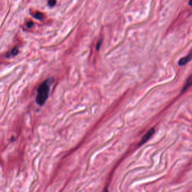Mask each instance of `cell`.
Wrapping results in <instances>:
<instances>
[{
    "label": "cell",
    "instance_id": "cell-1",
    "mask_svg": "<svg viewBox=\"0 0 192 192\" xmlns=\"http://www.w3.org/2000/svg\"><path fill=\"white\" fill-rule=\"evenodd\" d=\"M53 82L54 79L49 78L44 80L38 87L36 97V102L38 105L42 106L45 103L49 96L50 87Z\"/></svg>",
    "mask_w": 192,
    "mask_h": 192
},
{
    "label": "cell",
    "instance_id": "cell-2",
    "mask_svg": "<svg viewBox=\"0 0 192 192\" xmlns=\"http://www.w3.org/2000/svg\"><path fill=\"white\" fill-rule=\"evenodd\" d=\"M154 132H155V130H154V128H152L150 129V130L143 136V138L141 139L139 145H143V144H144L146 142H147L150 138H151V137L153 135Z\"/></svg>",
    "mask_w": 192,
    "mask_h": 192
},
{
    "label": "cell",
    "instance_id": "cell-3",
    "mask_svg": "<svg viewBox=\"0 0 192 192\" xmlns=\"http://www.w3.org/2000/svg\"><path fill=\"white\" fill-rule=\"evenodd\" d=\"M192 59V51H191L188 55L186 56L181 58V59L179 60L178 64L179 66H184L186 65Z\"/></svg>",
    "mask_w": 192,
    "mask_h": 192
},
{
    "label": "cell",
    "instance_id": "cell-4",
    "mask_svg": "<svg viewBox=\"0 0 192 192\" xmlns=\"http://www.w3.org/2000/svg\"><path fill=\"white\" fill-rule=\"evenodd\" d=\"M31 14L35 18L39 20H42L45 17V15L43 12L39 11H32Z\"/></svg>",
    "mask_w": 192,
    "mask_h": 192
},
{
    "label": "cell",
    "instance_id": "cell-5",
    "mask_svg": "<svg viewBox=\"0 0 192 192\" xmlns=\"http://www.w3.org/2000/svg\"><path fill=\"white\" fill-rule=\"evenodd\" d=\"M191 85H192V74L189 76L185 84L183 87L182 92H185L186 90H187Z\"/></svg>",
    "mask_w": 192,
    "mask_h": 192
},
{
    "label": "cell",
    "instance_id": "cell-6",
    "mask_svg": "<svg viewBox=\"0 0 192 192\" xmlns=\"http://www.w3.org/2000/svg\"><path fill=\"white\" fill-rule=\"evenodd\" d=\"M19 52V49L18 47H15L14 48H12L11 49V51L10 52V55L11 56H15L17 55Z\"/></svg>",
    "mask_w": 192,
    "mask_h": 192
},
{
    "label": "cell",
    "instance_id": "cell-7",
    "mask_svg": "<svg viewBox=\"0 0 192 192\" xmlns=\"http://www.w3.org/2000/svg\"><path fill=\"white\" fill-rule=\"evenodd\" d=\"M33 26H34V23H33V22L31 20L28 21V22L26 23V27L28 29L31 28L32 27H33Z\"/></svg>",
    "mask_w": 192,
    "mask_h": 192
},
{
    "label": "cell",
    "instance_id": "cell-8",
    "mask_svg": "<svg viewBox=\"0 0 192 192\" xmlns=\"http://www.w3.org/2000/svg\"><path fill=\"white\" fill-rule=\"evenodd\" d=\"M49 5L50 6L53 7L56 4V0H49Z\"/></svg>",
    "mask_w": 192,
    "mask_h": 192
},
{
    "label": "cell",
    "instance_id": "cell-9",
    "mask_svg": "<svg viewBox=\"0 0 192 192\" xmlns=\"http://www.w3.org/2000/svg\"><path fill=\"white\" fill-rule=\"evenodd\" d=\"M102 43V39H101L100 41L98 42V43H97V50H99V49L100 48V46Z\"/></svg>",
    "mask_w": 192,
    "mask_h": 192
},
{
    "label": "cell",
    "instance_id": "cell-10",
    "mask_svg": "<svg viewBox=\"0 0 192 192\" xmlns=\"http://www.w3.org/2000/svg\"><path fill=\"white\" fill-rule=\"evenodd\" d=\"M189 5H190V6H191V7H192V0H189Z\"/></svg>",
    "mask_w": 192,
    "mask_h": 192
},
{
    "label": "cell",
    "instance_id": "cell-11",
    "mask_svg": "<svg viewBox=\"0 0 192 192\" xmlns=\"http://www.w3.org/2000/svg\"><path fill=\"white\" fill-rule=\"evenodd\" d=\"M106 192H108V191H107V190H106Z\"/></svg>",
    "mask_w": 192,
    "mask_h": 192
}]
</instances>
